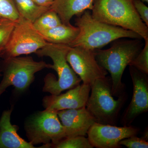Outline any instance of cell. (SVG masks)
Wrapping results in <instances>:
<instances>
[{
  "instance_id": "6da1fadb",
  "label": "cell",
  "mask_w": 148,
  "mask_h": 148,
  "mask_svg": "<svg viewBox=\"0 0 148 148\" xmlns=\"http://www.w3.org/2000/svg\"><path fill=\"white\" fill-rule=\"evenodd\" d=\"M118 39L106 49L94 50L98 64L110 74L112 93L119 97L125 92L122 77L125 68L140 53L143 47L141 39Z\"/></svg>"
},
{
  "instance_id": "7a4b0ae2",
  "label": "cell",
  "mask_w": 148,
  "mask_h": 148,
  "mask_svg": "<svg viewBox=\"0 0 148 148\" xmlns=\"http://www.w3.org/2000/svg\"><path fill=\"white\" fill-rule=\"evenodd\" d=\"M77 16L75 26L79 29V33L69 45L71 47H80L93 51L122 38L142 39L135 32L95 20L89 10Z\"/></svg>"
},
{
  "instance_id": "3957f363",
  "label": "cell",
  "mask_w": 148,
  "mask_h": 148,
  "mask_svg": "<svg viewBox=\"0 0 148 148\" xmlns=\"http://www.w3.org/2000/svg\"><path fill=\"white\" fill-rule=\"evenodd\" d=\"M91 15L94 19L121 27L148 39V28L141 20L132 0H94Z\"/></svg>"
},
{
  "instance_id": "277c9868",
  "label": "cell",
  "mask_w": 148,
  "mask_h": 148,
  "mask_svg": "<svg viewBox=\"0 0 148 148\" xmlns=\"http://www.w3.org/2000/svg\"><path fill=\"white\" fill-rule=\"evenodd\" d=\"M70 47L67 45L47 42L45 46L35 53L39 57L47 56L51 58L53 64H51L50 69L54 70L58 75V79L53 74L46 75L44 79V92L58 95L64 90L73 88L80 83L81 79L66 59Z\"/></svg>"
},
{
  "instance_id": "5b68a950",
  "label": "cell",
  "mask_w": 148,
  "mask_h": 148,
  "mask_svg": "<svg viewBox=\"0 0 148 148\" xmlns=\"http://www.w3.org/2000/svg\"><path fill=\"white\" fill-rule=\"evenodd\" d=\"M90 95L86 108L95 122L116 125L120 112L126 102L125 92L114 99L111 78L106 77L96 80L90 86Z\"/></svg>"
},
{
  "instance_id": "8992f818",
  "label": "cell",
  "mask_w": 148,
  "mask_h": 148,
  "mask_svg": "<svg viewBox=\"0 0 148 148\" xmlns=\"http://www.w3.org/2000/svg\"><path fill=\"white\" fill-rule=\"evenodd\" d=\"M50 65L43 61H35L31 56H19L4 59L0 96L11 86L18 92H24L34 82L36 73L44 69H50Z\"/></svg>"
},
{
  "instance_id": "52a82bcc",
  "label": "cell",
  "mask_w": 148,
  "mask_h": 148,
  "mask_svg": "<svg viewBox=\"0 0 148 148\" xmlns=\"http://www.w3.org/2000/svg\"><path fill=\"white\" fill-rule=\"evenodd\" d=\"M25 129L29 143L34 146L43 144L49 148L66 138L57 112L49 110L34 114L27 121Z\"/></svg>"
},
{
  "instance_id": "ba28073f",
  "label": "cell",
  "mask_w": 148,
  "mask_h": 148,
  "mask_svg": "<svg viewBox=\"0 0 148 148\" xmlns=\"http://www.w3.org/2000/svg\"><path fill=\"white\" fill-rule=\"evenodd\" d=\"M47 43L33 23L20 17L15 23L1 58L5 59L35 53Z\"/></svg>"
},
{
  "instance_id": "9c48e42d",
  "label": "cell",
  "mask_w": 148,
  "mask_h": 148,
  "mask_svg": "<svg viewBox=\"0 0 148 148\" xmlns=\"http://www.w3.org/2000/svg\"><path fill=\"white\" fill-rule=\"evenodd\" d=\"M66 59L83 83L90 86L96 80L105 77L108 74L98 64L94 50L80 47H71Z\"/></svg>"
},
{
  "instance_id": "30bf717a",
  "label": "cell",
  "mask_w": 148,
  "mask_h": 148,
  "mask_svg": "<svg viewBox=\"0 0 148 148\" xmlns=\"http://www.w3.org/2000/svg\"><path fill=\"white\" fill-rule=\"evenodd\" d=\"M129 71L133 84V94L131 102L122 116L123 126L130 125L136 118L148 111V75L132 66H129Z\"/></svg>"
},
{
  "instance_id": "8fae6325",
  "label": "cell",
  "mask_w": 148,
  "mask_h": 148,
  "mask_svg": "<svg viewBox=\"0 0 148 148\" xmlns=\"http://www.w3.org/2000/svg\"><path fill=\"white\" fill-rule=\"evenodd\" d=\"M140 130L129 125L118 127L115 125L95 122L87 132L88 138L93 147L119 148L123 139L137 135Z\"/></svg>"
},
{
  "instance_id": "7c38bea8",
  "label": "cell",
  "mask_w": 148,
  "mask_h": 148,
  "mask_svg": "<svg viewBox=\"0 0 148 148\" xmlns=\"http://www.w3.org/2000/svg\"><path fill=\"white\" fill-rule=\"evenodd\" d=\"M89 85L79 84L64 94L44 97L42 105L45 110L57 112L68 109L86 107L90 92Z\"/></svg>"
},
{
  "instance_id": "4fadbf2b",
  "label": "cell",
  "mask_w": 148,
  "mask_h": 148,
  "mask_svg": "<svg viewBox=\"0 0 148 148\" xmlns=\"http://www.w3.org/2000/svg\"><path fill=\"white\" fill-rule=\"evenodd\" d=\"M57 113L65 128L66 138L85 136L95 122L86 107L59 111Z\"/></svg>"
},
{
  "instance_id": "5bb4252c",
  "label": "cell",
  "mask_w": 148,
  "mask_h": 148,
  "mask_svg": "<svg viewBox=\"0 0 148 148\" xmlns=\"http://www.w3.org/2000/svg\"><path fill=\"white\" fill-rule=\"evenodd\" d=\"M12 109L3 111L0 118V148H34L18 135V126L11 122Z\"/></svg>"
},
{
  "instance_id": "9a60e30c",
  "label": "cell",
  "mask_w": 148,
  "mask_h": 148,
  "mask_svg": "<svg viewBox=\"0 0 148 148\" xmlns=\"http://www.w3.org/2000/svg\"><path fill=\"white\" fill-rule=\"evenodd\" d=\"M94 0H56L50 8L60 17L62 23L70 25L74 16H79L86 10H91Z\"/></svg>"
},
{
  "instance_id": "2e32d148",
  "label": "cell",
  "mask_w": 148,
  "mask_h": 148,
  "mask_svg": "<svg viewBox=\"0 0 148 148\" xmlns=\"http://www.w3.org/2000/svg\"><path fill=\"white\" fill-rule=\"evenodd\" d=\"M79 33V29L76 26L62 23L40 33L47 42L69 45L76 38Z\"/></svg>"
},
{
  "instance_id": "e0dca14e",
  "label": "cell",
  "mask_w": 148,
  "mask_h": 148,
  "mask_svg": "<svg viewBox=\"0 0 148 148\" xmlns=\"http://www.w3.org/2000/svg\"><path fill=\"white\" fill-rule=\"evenodd\" d=\"M20 17L34 23L50 8L38 5L33 0H13Z\"/></svg>"
},
{
  "instance_id": "ac0fdd59",
  "label": "cell",
  "mask_w": 148,
  "mask_h": 148,
  "mask_svg": "<svg viewBox=\"0 0 148 148\" xmlns=\"http://www.w3.org/2000/svg\"><path fill=\"white\" fill-rule=\"evenodd\" d=\"M60 17L51 9L42 14L33 23V26L38 32H45L62 24Z\"/></svg>"
},
{
  "instance_id": "d6986e66",
  "label": "cell",
  "mask_w": 148,
  "mask_h": 148,
  "mask_svg": "<svg viewBox=\"0 0 148 148\" xmlns=\"http://www.w3.org/2000/svg\"><path fill=\"white\" fill-rule=\"evenodd\" d=\"M56 148H92L88 138L84 136L67 138L61 140L56 145L53 146Z\"/></svg>"
},
{
  "instance_id": "ffe728a7",
  "label": "cell",
  "mask_w": 148,
  "mask_h": 148,
  "mask_svg": "<svg viewBox=\"0 0 148 148\" xmlns=\"http://www.w3.org/2000/svg\"><path fill=\"white\" fill-rule=\"evenodd\" d=\"M20 18L13 0H0V19L17 21Z\"/></svg>"
},
{
  "instance_id": "44dd1931",
  "label": "cell",
  "mask_w": 148,
  "mask_h": 148,
  "mask_svg": "<svg viewBox=\"0 0 148 148\" xmlns=\"http://www.w3.org/2000/svg\"><path fill=\"white\" fill-rule=\"evenodd\" d=\"M16 22L7 19H0V58L2 52L8 42Z\"/></svg>"
},
{
  "instance_id": "7402d4cb",
  "label": "cell",
  "mask_w": 148,
  "mask_h": 148,
  "mask_svg": "<svg viewBox=\"0 0 148 148\" xmlns=\"http://www.w3.org/2000/svg\"><path fill=\"white\" fill-rule=\"evenodd\" d=\"M144 48L129 64L140 72L148 74V39L145 40Z\"/></svg>"
},
{
  "instance_id": "603a6c76",
  "label": "cell",
  "mask_w": 148,
  "mask_h": 148,
  "mask_svg": "<svg viewBox=\"0 0 148 148\" xmlns=\"http://www.w3.org/2000/svg\"><path fill=\"white\" fill-rule=\"evenodd\" d=\"M119 145L128 148H148V142L137 135L125 138L120 141Z\"/></svg>"
},
{
  "instance_id": "cb8c5ba5",
  "label": "cell",
  "mask_w": 148,
  "mask_h": 148,
  "mask_svg": "<svg viewBox=\"0 0 148 148\" xmlns=\"http://www.w3.org/2000/svg\"><path fill=\"white\" fill-rule=\"evenodd\" d=\"M133 5L141 20L148 27V8L141 0H132Z\"/></svg>"
},
{
  "instance_id": "d4e9b609",
  "label": "cell",
  "mask_w": 148,
  "mask_h": 148,
  "mask_svg": "<svg viewBox=\"0 0 148 148\" xmlns=\"http://www.w3.org/2000/svg\"><path fill=\"white\" fill-rule=\"evenodd\" d=\"M38 5L50 8L56 0H33Z\"/></svg>"
},
{
  "instance_id": "484cf974",
  "label": "cell",
  "mask_w": 148,
  "mask_h": 148,
  "mask_svg": "<svg viewBox=\"0 0 148 148\" xmlns=\"http://www.w3.org/2000/svg\"><path fill=\"white\" fill-rule=\"evenodd\" d=\"M141 138L146 140V141H148V132L147 127V129L145 130V131L143 132V136H142Z\"/></svg>"
},
{
  "instance_id": "4316f807",
  "label": "cell",
  "mask_w": 148,
  "mask_h": 148,
  "mask_svg": "<svg viewBox=\"0 0 148 148\" xmlns=\"http://www.w3.org/2000/svg\"><path fill=\"white\" fill-rule=\"evenodd\" d=\"M143 2L148 3V0H141Z\"/></svg>"
},
{
  "instance_id": "83f0119b",
  "label": "cell",
  "mask_w": 148,
  "mask_h": 148,
  "mask_svg": "<svg viewBox=\"0 0 148 148\" xmlns=\"http://www.w3.org/2000/svg\"><path fill=\"white\" fill-rule=\"evenodd\" d=\"M1 73H0V76H1Z\"/></svg>"
},
{
  "instance_id": "f1b7e54d",
  "label": "cell",
  "mask_w": 148,
  "mask_h": 148,
  "mask_svg": "<svg viewBox=\"0 0 148 148\" xmlns=\"http://www.w3.org/2000/svg\"></svg>"
}]
</instances>
